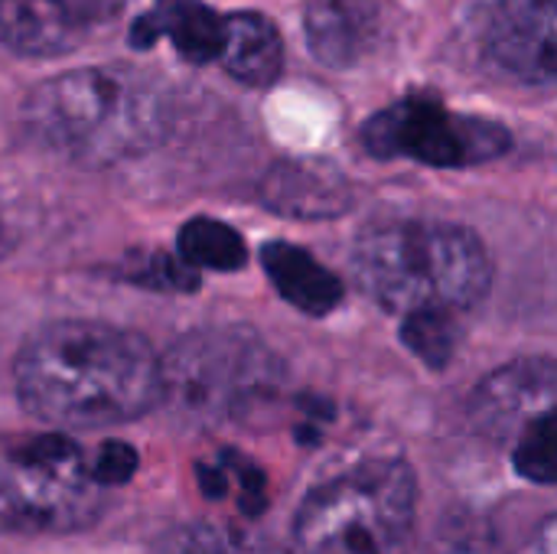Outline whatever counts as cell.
<instances>
[{"instance_id": "obj_15", "label": "cell", "mask_w": 557, "mask_h": 554, "mask_svg": "<svg viewBox=\"0 0 557 554\" xmlns=\"http://www.w3.org/2000/svg\"><path fill=\"white\" fill-rule=\"evenodd\" d=\"M219 62L225 65V72L232 78H238L245 85L264 88V85L277 82V75L284 69V42H281L277 26L271 20H264L261 13L225 16Z\"/></svg>"}, {"instance_id": "obj_12", "label": "cell", "mask_w": 557, "mask_h": 554, "mask_svg": "<svg viewBox=\"0 0 557 554\" xmlns=\"http://www.w3.org/2000/svg\"><path fill=\"white\" fill-rule=\"evenodd\" d=\"M307 46L330 69H352L375 42V0H310L304 13Z\"/></svg>"}, {"instance_id": "obj_20", "label": "cell", "mask_w": 557, "mask_h": 554, "mask_svg": "<svg viewBox=\"0 0 557 554\" xmlns=\"http://www.w3.org/2000/svg\"><path fill=\"white\" fill-rule=\"evenodd\" d=\"M134 470H137V454L127 444H104L98 457L91 460V477L101 490L127 483Z\"/></svg>"}, {"instance_id": "obj_11", "label": "cell", "mask_w": 557, "mask_h": 554, "mask_svg": "<svg viewBox=\"0 0 557 554\" xmlns=\"http://www.w3.org/2000/svg\"><path fill=\"white\" fill-rule=\"evenodd\" d=\"M222 29L225 16H219L202 0H157L134 26H131V46L150 49L160 39H170L173 49L186 62H215L222 49Z\"/></svg>"}, {"instance_id": "obj_14", "label": "cell", "mask_w": 557, "mask_h": 554, "mask_svg": "<svg viewBox=\"0 0 557 554\" xmlns=\"http://www.w3.org/2000/svg\"><path fill=\"white\" fill-rule=\"evenodd\" d=\"M261 261L274 287L287 304L310 317H326L343 300V281L326 271L310 251L290 242H271L261 248Z\"/></svg>"}, {"instance_id": "obj_13", "label": "cell", "mask_w": 557, "mask_h": 554, "mask_svg": "<svg viewBox=\"0 0 557 554\" xmlns=\"http://www.w3.org/2000/svg\"><path fill=\"white\" fill-rule=\"evenodd\" d=\"M264 202L304 219L339 216L349 206V186L336 167L320 160H287L264 180Z\"/></svg>"}, {"instance_id": "obj_9", "label": "cell", "mask_w": 557, "mask_h": 554, "mask_svg": "<svg viewBox=\"0 0 557 554\" xmlns=\"http://www.w3.org/2000/svg\"><path fill=\"white\" fill-rule=\"evenodd\" d=\"M555 411V366L548 359H525L490 376L470 402V421L493 441L516 438L539 415Z\"/></svg>"}, {"instance_id": "obj_8", "label": "cell", "mask_w": 557, "mask_h": 554, "mask_svg": "<svg viewBox=\"0 0 557 554\" xmlns=\"http://www.w3.org/2000/svg\"><path fill=\"white\" fill-rule=\"evenodd\" d=\"M555 0H499L486 33L493 65L525 85L555 82Z\"/></svg>"}, {"instance_id": "obj_10", "label": "cell", "mask_w": 557, "mask_h": 554, "mask_svg": "<svg viewBox=\"0 0 557 554\" xmlns=\"http://www.w3.org/2000/svg\"><path fill=\"white\" fill-rule=\"evenodd\" d=\"M91 20L88 0H0V42L16 56L52 59L78 49Z\"/></svg>"}, {"instance_id": "obj_16", "label": "cell", "mask_w": 557, "mask_h": 554, "mask_svg": "<svg viewBox=\"0 0 557 554\" xmlns=\"http://www.w3.org/2000/svg\"><path fill=\"white\" fill-rule=\"evenodd\" d=\"M180 258L189 271H238L248 251L232 225L199 216L180 232Z\"/></svg>"}, {"instance_id": "obj_6", "label": "cell", "mask_w": 557, "mask_h": 554, "mask_svg": "<svg viewBox=\"0 0 557 554\" xmlns=\"http://www.w3.org/2000/svg\"><path fill=\"white\" fill-rule=\"evenodd\" d=\"M277 356L248 330H199L160 356V405L193 421L245 418L281 385Z\"/></svg>"}, {"instance_id": "obj_17", "label": "cell", "mask_w": 557, "mask_h": 554, "mask_svg": "<svg viewBox=\"0 0 557 554\" xmlns=\"http://www.w3.org/2000/svg\"><path fill=\"white\" fill-rule=\"evenodd\" d=\"M160 554H271L258 539L232 529V526H215V522H196L176 529Z\"/></svg>"}, {"instance_id": "obj_5", "label": "cell", "mask_w": 557, "mask_h": 554, "mask_svg": "<svg viewBox=\"0 0 557 554\" xmlns=\"http://www.w3.org/2000/svg\"><path fill=\"white\" fill-rule=\"evenodd\" d=\"M104 490L59 431L0 434V535H69L98 522Z\"/></svg>"}, {"instance_id": "obj_3", "label": "cell", "mask_w": 557, "mask_h": 554, "mask_svg": "<svg viewBox=\"0 0 557 554\" xmlns=\"http://www.w3.org/2000/svg\"><path fill=\"white\" fill-rule=\"evenodd\" d=\"M418 480L405 460H369L317 487L294 516L297 554H408Z\"/></svg>"}, {"instance_id": "obj_2", "label": "cell", "mask_w": 557, "mask_h": 554, "mask_svg": "<svg viewBox=\"0 0 557 554\" xmlns=\"http://www.w3.org/2000/svg\"><path fill=\"white\" fill-rule=\"evenodd\" d=\"M352 271L375 304L401 317H457L476 307L493 284V261L470 229L424 219L366 229Z\"/></svg>"}, {"instance_id": "obj_18", "label": "cell", "mask_w": 557, "mask_h": 554, "mask_svg": "<svg viewBox=\"0 0 557 554\" xmlns=\"http://www.w3.org/2000/svg\"><path fill=\"white\" fill-rule=\"evenodd\" d=\"M516 470L532 483H555V411L539 415L516 434Z\"/></svg>"}, {"instance_id": "obj_19", "label": "cell", "mask_w": 557, "mask_h": 554, "mask_svg": "<svg viewBox=\"0 0 557 554\" xmlns=\"http://www.w3.org/2000/svg\"><path fill=\"white\" fill-rule=\"evenodd\" d=\"M401 336L405 343L434 369H441L457 346V330H454V317L444 313H421V317H405L401 323Z\"/></svg>"}, {"instance_id": "obj_7", "label": "cell", "mask_w": 557, "mask_h": 554, "mask_svg": "<svg viewBox=\"0 0 557 554\" xmlns=\"http://www.w3.org/2000/svg\"><path fill=\"white\" fill-rule=\"evenodd\" d=\"M362 140L369 153L392 160L408 157L428 167H476L509 150L512 137L503 124L457 114L434 98H405L372 114Z\"/></svg>"}, {"instance_id": "obj_4", "label": "cell", "mask_w": 557, "mask_h": 554, "mask_svg": "<svg viewBox=\"0 0 557 554\" xmlns=\"http://www.w3.org/2000/svg\"><path fill=\"white\" fill-rule=\"evenodd\" d=\"M26 124L36 140L82 163H111L140 153L160 134L153 98L104 69L65 72L33 88Z\"/></svg>"}, {"instance_id": "obj_1", "label": "cell", "mask_w": 557, "mask_h": 554, "mask_svg": "<svg viewBox=\"0 0 557 554\" xmlns=\"http://www.w3.org/2000/svg\"><path fill=\"white\" fill-rule=\"evenodd\" d=\"M13 382L23 408L52 428H111L160 405V356L140 333L59 320L23 343Z\"/></svg>"}, {"instance_id": "obj_21", "label": "cell", "mask_w": 557, "mask_h": 554, "mask_svg": "<svg viewBox=\"0 0 557 554\" xmlns=\"http://www.w3.org/2000/svg\"><path fill=\"white\" fill-rule=\"evenodd\" d=\"M219 464L225 467L228 480H238V487H242V509H245L248 516H258V513L268 506V483H264V473L255 470L248 460H242V457H235V454H225Z\"/></svg>"}]
</instances>
